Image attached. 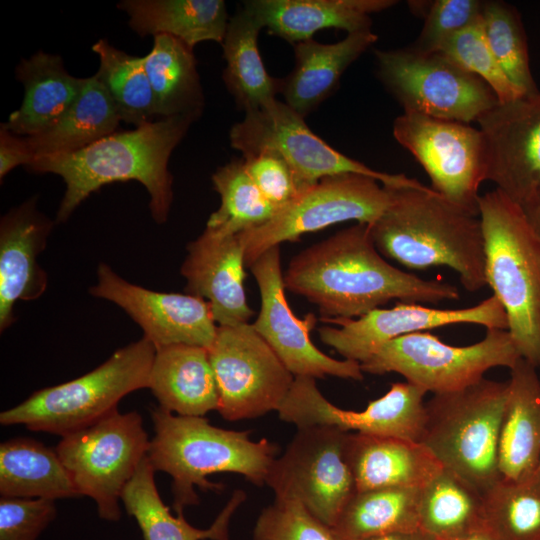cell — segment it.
<instances>
[{
  "mask_svg": "<svg viewBox=\"0 0 540 540\" xmlns=\"http://www.w3.org/2000/svg\"><path fill=\"white\" fill-rule=\"evenodd\" d=\"M285 289L317 306L321 320L354 319L396 299L437 304L459 299L456 286L398 269L379 253L369 224L357 223L295 255Z\"/></svg>",
  "mask_w": 540,
  "mask_h": 540,
  "instance_id": "obj_1",
  "label": "cell"
},
{
  "mask_svg": "<svg viewBox=\"0 0 540 540\" xmlns=\"http://www.w3.org/2000/svg\"><path fill=\"white\" fill-rule=\"evenodd\" d=\"M197 119L160 118L131 130L116 131L72 153L35 158L25 168L60 176L66 189L55 222H65L90 194L114 182L137 181L147 190L155 222H166L173 202L169 158Z\"/></svg>",
  "mask_w": 540,
  "mask_h": 540,
  "instance_id": "obj_2",
  "label": "cell"
},
{
  "mask_svg": "<svg viewBox=\"0 0 540 540\" xmlns=\"http://www.w3.org/2000/svg\"><path fill=\"white\" fill-rule=\"evenodd\" d=\"M390 189L389 206L369 224L379 253L412 270L446 266L472 293L487 286L479 215L425 185Z\"/></svg>",
  "mask_w": 540,
  "mask_h": 540,
  "instance_id": "obj_3",
  "label": "cell"
},
{
  "mask_svg": "<svg viewBox=\"0 0 540 540\" xmlns=\"http://www.w3.org/2000/svg\"><path fill=\"white\" fill-rule=\"evenodd\" d=\"M154 437L148 458L155 471L172 477L173 509L183 514L187 506L199 503L194 490L218 491L220 483L207 479L215 473H236L257 486L266 482L279 447L263 438L250 439V431L213 426L204 416H181L157 407L152 410Z\"/></svg>",
  "mask_w": 540,
  "mask_h": 540,
  "instance_id": "obj_4",
  "label": "cell"
},
{
  "mask_svg": "<svg viewBox=\"0 0 540 540\" xmlns=\"http://www.w3.org/2000/svg\"><path fill=\"white\" fill-rule=\"evenodd\" d=\"M486 285L505 309L521 357L540 368V238L498 189L480 196Z\"/></svg>",
  "mask_w": 540,
  "mask_h": 540,
  "instance_id": "obj_5",
  "label": "cell"
},
{
  "mask_svg": "<svg viewBox=\"0 0 540 540\" xmlns=\"http://www.w3.org/2000/svg\"><path fill=\"white\" fill-rule=\"evenodd\" d=\"M508 381L486 379L425 403L421 443L483 495L500 479L498 442Z\"/></svg>",
  "mask_w": 540,
  "mask_h": 540,
  "instance_id": "obj_6",
  "label": "cell"
},
{
  "mask_svg": "<svg viewBox=\"0 0 540 540\" xmlns=\"http://www.w3.org/2000/svg\"><path fill=\"white\" fill-rule=\"evenodd\" d=\"M155 352L153 343L142 337L81 377L34 392L1 412L0 423L61 437L88 427L116 410L127 394L148 388Z\"/></svg>",
  "mask_w": 540,
  "mask_h": 540,
  "instance_id": "obj_7",
  "label": "cell"
},
{
  "mask_svg": "<svg viewBox=\"0 0 540 540\" xmlns=\"http://www.w3.org/2000/svg\"><path fill=\"white\" fill-rule=\"evenodd\" d=\"M229 141L242 158L260 152L281 157L293 171L301 193L326 177L341 174L370 177L388 188L424 186L404 174L374 170L337 151L316 135L301 115L277 99L245 113L243 120L231 127Z\"/></svg>",
  "mask_w": 540,
  "mask_h": 540,
  "instance_id": "obj_8",
  "label": "cell"
},
{
  "mask_svg": "<svg viewBox=\"0 0 540 540\" xmlns=\"http://www.w3.org/2000/svg\"><path fill=\"white\" fill-rule=\"evenodd\" d=\"M522 358L507 330L487 329L484 338L452 346L427 331L393 339L360 363L363 373H398L433 394L473 385L495 367L511 369Z\"/></svg>",
  "mask_w": 540,
  "mask_h": 540,
  "instance_id": "obj_9",
  "label": "cell"
},
{
  "mask_svg": "<svg viewBox=\"0 0 540 540\" xmlns=\"http://www.w3.org/2000/svg\"><path fill=\"white\" fill-rule=\"evenodd\" d=\"M375 57L378 78L404 112L469 124L499 102L481 78L439 51L411 45L375 50Z\"/></svg>",
  "mask_w": 540,
  "mask_h": 540,
  "instance_id": "obj_10",
  "label": "cell"
},
{
  "mask_svg": "<svg viewBox=\"0 0 540 540\" xmlns=\"http://www.w3.org/2000/svg\"><path fill=\"white\" fill-rule=\"evenodd\" d=\"M150 440L142 417L117 409L94 424L62 437L55 448L81 495L92 498L99 516L120 519L122 492L147 456Z\"/></svg>",
  "mask_w": 540,
  "mask_h": 540,
  "instance_id": "obj_11",
  "label": "cell"
},
{
  "mask_svg": "<svg viewBox=\"0 0 540 540\" xmlns=\"http://www.w3.org/2000/svg\"><path fill=\"white\" fill-rule=\"evenodd\" d=\"M391 189L377 180L341 174L326 177L300 193L266 223L238 235L250 267L270 248L303 234L347 222L373 223L389 206Z\"/></svg>",
  "mask_w": 540,
  "mask_h": 540,
  "instance_id": "obj_12",
  "label": "cell"
},
{
  "mask_svg": "<svg viewBox=\"0 0 540 540\" xmlns=\"http://www.w3.org/2000/svg\"><path fill=\"white\" fill-rule=\"evenodd\" d=\"M347 434L328 425L298 428L266 477L275 498L300 502L332 528L357 492L345 456Z\"/></svg>",
  "mask_w": 540,
  "mask_h": 540,
  "instance_id": "obj_13",
  "label": "cell"
},
{
  "mask_svg": "<svg viewBox=\"0 0 540 540\" xmlns=\"http://www.w3.org/2000/svg\"><path fill=\"white\" fill-rule=\"evenodd\" d=\"M393 136L420 163L435 192L479 215V188L486 181L487 171L480 129L467 123L404 112L394 120Z\"/></svg>",
  "mask_w": 540,
  "mask_h": 540,
  "instance_id": "obj_14",
  "label": "cell"
},
{
  "mask_svg": "<svg viewBox=\"0 0 540 540\" xmlns=\"http://www.w3.org/2000/svg\"><path fill=\"white\" fill-rule=\"evenodd\" d=\"M219 404L229 421L278 411L295 379L252 324L218 326L208 349Z\"/></svg>",
  "mask_w": 540,
  "mask_h": 540,
  "instance_id": "obj_15",
  "label": "cell"
},
{
  "mask_svg": "<svg viewBox=\"0 0 540 540\" xmlns=\"http://www.w3.org/2000/svg\"><path fill=\"white\" fill-rule=\"evenodd\" d=\"M426 393L408 381L396 382L364 410H344L322 395L315 378L299 376L277 412L282 421L297 428L328 425L345 432L420 442L426 422Z\"/></svg>",
  "mask_w": 540,
  "mask_h": 540,
  "instance_id": "obj_16",
  "label": "cell"
},
{
  "mask_svg": "<svg viewBox=\"0 0 540 540\" xmlns=\"http://www.w3.org/2000/svg\"><path fill=\"white\" fill-rule=\"evenodd\" d=\"M249 269L260 294L259 313L252 326L294 377L363 380L359 362L334 359L313 344L310 333L317 323L314 314L301 319L292 312L285 295L280 246L264 252Z\"/></svg>",
  "mask_w": 540,
  "mask_h": 540,
  "instance_id": "obj_17",
  "label": "cell"
},
{
  "mask_svg": "<svg viewBox=\"0 0 540 540\" xmlns=\"http://www.w3.org/2000/svg\"><path fill=\"white\" fill-rule=\"evenodd\" d=\"M332 327L318 329L321 341L344 359L359 363L367 360L385 343L398 337L455 324H476L486 329L508 331L504 307L494 296L475 306L437 309L416 303H398L389 309L377 308L354 319H324Z\"/></svg>",
  "mask_w": 540,
  "mask_h": 540,
  "instance_id": "obj_18",
  "label": "cell"
},
{
  "mask_svg": "<svg viewBox=\"0 0 540 540\" xmlns=\"http://www.w3.org/2000/svg\"><path fill=\"white\" fill-rule=\"evenodd\" d=\"M89 293L123 309L155 348L187 344L209 349L218 325L209 303L191 294L157 292L130 283L105 263Z\"/></svg>",
  "mask_w": 540,
  "mask_h": 540,
  "instance_id": "obj_19",
  "label": "cell"
},
{
  "mask_svg": "<svg viewBox=\"0 0 540 540\" xmlns=\"http://www.w3.org/2000/svg\"><path fill=\"white\" fill-rule=\"evenodd\" d=\"M486 180L522 206L540 185V90L498 102L478 120Z\"/></svg>",
  "mask_w": 540,
  "mask_h": 540,
  "instance_id": "obj_20",
  "label": "cell"
},
{
  "mask_svg": "<svg viewBox=\"0 0 540 540\" xmlns=\"http://www.w3.org/2000/svg\"><path fill=\"white\" fill-rule=\"evenodd\" d=\"M244 248L238 235L208 230L187 245L180 273L188 294L206 300L218 326L248 323L254 315L247 302Z\"/></svg>",
  "mask_w": 540,
  "mask_h": 540,
  "instance_id": "obj_21",
  "label": "cell"
},
{
  "mask_svg": "<svg viewBox=\"0 0 540 540\" xmlns=\"http://www.w3.org/2000/svg\"><path fill=\"white\" fill-rule=\"evenodd\" d=\"M54 221L37 208L34 196L12 208L0 222V331L15 321L18 301L38 299L47 274L38 263Z\"/></svg>",
  "mask_w": 540,
  "mask_h": 540,
  "instance_id": "obj_22",
  "label": "cell"
},
{
  "mask_svg": "<svg viewBox=\"0 0 540 540\" xmlns=\"http://www.w3.org/2000/svg\"><path fill=\"white\" fill-rule=\"evenodd\" d=\"M345 456L357 491L422 488L442 468L421 443L348 432Z\"/></svg>",
  "mask_w": 540,
  "mask_h": 540,
  "instance_id": "obj_23",
  "label": "cell"
},
{
  "mask_svg": "<svg viewBox=\"0 0 540 540\" xmlns=\"http://www.w3.org/2000/svg\"><path fill=\"white\" fill-rule=\"evenodd\" d=\"M396 4L395 0H249L244 7L268 33L294 45L323 29L347 34L371 29V15Z\"/></svg>",
  "mask_w": 540,
  "mask_h": 540,
  "instance_id": "obj_24",
  "label": "cell"
},
{
  "mask_svg": "<svg viewBox=\"0 0 540 540\" xmlns=\"http://www.w3.org/2000/svg\"><path fill=\"white\" fill-rule=\"evenodd\" d=\"M377 39L368 29L348 33L335 43L309 39L292 45L294 67L280 78L283 102L305 118L335 91L344 71Z\"/></svg>",
  "mask_w": 540,
  "mask_h": 540,
  "instance_id": "obj_25",
  "label": "cell"
},
{
  "mask_svg": "<svg viewBox=\"0 0 540 540\" xmlns=\"http://www.w3.org/2000/svg\"><path fill=\"white\" fill-rule=\"evenodd\" d=\"M536 369L523 358L510 369L498 442L502 479L521 480L540 466V379Z\"/></svg>",
  "mask_w": 540,
  "mask_h": 540,
  "instance_id": "obj_26",
  "label": "cell"
},
{
  "mask_svg": "<svg viewBox=\"0 0 540 540\" xmlns=\"http://www.w3.org/2000/svg\"><path fill=\"white\" fill-rule=\"evenodd\" d=\"M148 388L159 406L181 416L218 409L219 394L208 349L174 344L156 349Z\"/></svg>",
  "mask_w": 540,
  "mask_h": 540,
  "instance_id": "obj_27",
  "label": "cell"
},
{
  "mask_svg": "<svg viewBox=\"0 0 540 540\" xmlns=\"http://www.w3.org/2000/svg\"><path fill=\"white\" fill-rule=\"evenodd\" d=\"M16 78L24 86L20 107L3 123L12 133L31 137L56 124L79 95L85 78L71 75L59 55L36 52L22 59Z\"/></svg>",
  "mask_w": 540,
  "mask_h": 540,
  "instance_id": "obj_28",
  "label": "cell"
},
{
  "mask_svg": "<svg viewBox=\"0 0 540 540\" xmlns=\"http://www.w3.org/2000/svg\"><path fill=\"white\" fill-rule=\"evenodd\" d=\"M154 473L145 456L121 495L126 512L137 521L144 540H229L231 518L246 499L242 490L234 491L209 528L198 529L183 514L172 515L160 497Z\"/></svg>",
  "mask_w": 540,
  "mask_h": 540,
  "instance_id": "obj_29",
  "label": "cell"
},
{
  "mask_svg": "<svg viewBox=\"0 0 540 540\" xmlns=\"http://www.w3.org/2000/svg\"><path fill=\"white\" fill-rule=\"evenodd\" d=\"M117 7L139 36L168 34L193 49L203 41L221 45L230 19L223 0H122Z\"/></svg>",
  "mask_w": 540,
  "mask_h": 540,
  "instance_id": "obj_30",
  "label": "cell"
},
{
  "mask_svg": "<svg viewBox=\"0 0 540 540\" xmlns=\"http://www.w3.org/2000/svg\"><path fill=\"white\" fill-rule=\"evenodd\" d=\"M263 26L243 7L229 19L221 44L226 66L222 78L236 106L245 113L257 110L277 99L280 78L266 70L258 49Z\"/></svg>",
  "mask_w": 540,
  "mask_h": 540,
  "instance_id": "obj_31",
  "label": "cell"
},
{
  "mask_svg": "<svg viewBox=\"0 0 540 540\" xmlns=\"http://www.w3.org/2000/svg\"><path fill=\"white\" fill-rule=\"evenodd\" d=\"M0 495L54 501L80 496L56 450L26 437L0 445Z\"/></svg>",
  "mask_w": 540,
  "mask_h": 540,
  "instance_id": "obj_32",
  "label": "cell"
},
{
  "mask_svg": "<svg viewBox=\"0 0 540 540\" xmlns=\"http://www.w3.org/2000/svg\"><path fill=\"white\" fill-rule=\"evenodd\" d=\"M193 51L174 36H153L152 49L143 58L158 119L178 115L198 119L202 115L205 97Z\"/></svg>",
  "mask_w": 540,
  "mask_h": 540,
  "instance_id": "obj_33",
  "label": "cell"
},
{
  "mask_svg": "<svg viewBox=\"0 0 540 540\" xmlns=\"http://www.w3.org/2000/svg\"><path fill=\"white\" fill-rule=\"evenodd\" d=\"M120 122L108 92L93 75L85 78L74 103L56 124L26 139L34 159L72 153L118 131Z\"/></svg>",
  "mask_w": 540,
  "mask_h": 540,
  "instance_id": "obj_34",
  "label": "cell"
},
{
  "mask_svg": "<svg viewBox=\"0 0 540 540\" xmlns=\"http://www.w3.org/2000/svg\"><path fill=\"white\" fill-rule=\"evenodd\" d=\"M419 528L437 540H455L484 526V495L443 467L420 488Z\"/></svg>",
  "mask_w": 540,
  "mask_h": 540,
  "instance_id": "obj_35",
  "label": "cell"
},
{
  "mask_svg": "<svg viewBox=\"0 0 540 540\" xmlns=\"http://www.w3.org/2000/svg\"><path fill=\"white\" fill-rule=\"evenodd\" d=\"M420 488L394 487L357 491L332 527L340 540L419 528Z\"/></svg>",
  "mask_w": 540,
  "mask_h": 540,
  "instance_id": "obj_36",
  "label": "cell"
},
{
  "mask_svg": "<svg viewBox=\"0 0 540 540\" xmlns=\"http://www.w3.org/2000/svg\"><path fill=\"white\" fill-rule=\"evenodd\" d=\"M99 58L94 74L108 92L121 121L139 127L157 120L144 58L127 54L104 39L92 45Z\"/></svg>",
  "mask_w": 540,
  "mask_h": 540,
  "instance_id": "obj_37",
  "label": "cell"
},
{
  "mask_svg": "<svg viewBox=\"0 0 540 540\" xmlns=\"http://www.w3.org/2000/svg\"><path fill=\"white\" fill-rule=\"evenodd\" d=\"M211 180L221 200L206 223L205 229L214 234L237 235L266 223L278 212L249 177L242 158L218 167Z\"/></svg>",
  "mask_w": 540,
  "mask_h": 540,
  "instance_id": "obj_38",
  "label": "cell"
},
{
  "mask_svg": "<svg viewBox=\"0 0 540 540\" xmlns=\"http://www.w3.org/2000/svg\"><path fill=\"white\" fill-rule=\"evenodd\" d=\"M484 526L496 540H540V466L521 480L501 478L484 494Z\"/></svg>",
  "mask_w": 540,
  "mask_h": 540,
  "instance_id": "obj_39",
  "label": "cell"
},
{
  "mask_svg": "<svg viewBox=\"0 0 540 540\" xmlns=\"http://www.w3.org/2000/svg\"><path fill=\"white\" fill-rule=\"evenodd\" d=\"M481 18L489 47L508 79L524 96L538 92L519 11L505 1L488 0L483 1Z\"/></svg>",
  "mask_w": 540,
  "mask_h": 540,
  "instance_id": "obj_40",
  "label": "cell"
},
{
  "mask_svg": "<svg viewBox=\"0 0 540 540\" xmlns=\"http://www.w3.org/2000/svg\"><path fill=\"white\" fill-rule=\"evenodd\" d=\"M458 66L481 78L495 93L499 102L524 96L508 79L486 40L482 18L457 32L440 48Z\"/></svg>",
  "mask_w": 540,
  "mask_h": 540,
  "instance_id": "obj_41",
  "label": "cell"
},
{
  "mask_svg": "<svg viewBox=\"0 0 540 540\" xmlns=\"http://www.w3.org/2000/svg\"><path fill=\"white\" fill-rule=\"evenodd\" d=\"M253 540H340L296 500L275 498L264 508L253 530Z\"/></svg>",
  "mask_w": 540,
  "mask_h": 540,
  "instance_id": "obj_42",
  "label": "cell"
},
{
  "mask_svg": "<svg viewBox=\"0 0 540 540\" xmlns=\"http://www.w3.org/2000/svg\"><path fill=\"white\" fill-rule=\"evenodd\" d=\"M482 6L480 0L429 1L423 27L412 46L421 51H439L454 34L481 18Z\"/></svg>",
  "mask_w": 540,
  "mask_h": 540,
  "instance_id": "obj_43",
  "label": "cell"
},
{
  "mask_svg": "<svg viewBox=\"0 0 540 540\" xmlns=\"http://www.w3.org/2000/svg\"><path fill=\"white\" fill-rule=\"evenodd\" d=\"M54 500L0 499V540H36L55 518Z\"/></svg>",
  "mask_w": 540,
  "mask_h": 540,
  "instance_id": "obj_44",
  "label": "cell"
},
{
  "mask_svg": "<svg viewBox=\"0 0 540 540\" xmlns=\"http://www.w3.org/2000/svg\"><path fill=\"white\" fill-rule=\"evenodd\" d=\"M242 159L251 180L278 211L301 193L290 166L278 155L260 152Z\"/></svg>",
  "mask_w": 540,
  "mask_h": 540,
  "instance_id": "obj_45",
  "label": "cell"
},
{
  "mask_svg": "<svg viewBox=\"0 0 540 540\" xmlns=\"http://www.w3.org/2000/svg\"><path fill=\"white\" fill-rule=\"evenodd\" d=\"M34 160L26 137L10 132L5 125H0V179L15 167H26Z\"/></svg>",
  "mask_w": 540,
  "mask_h": 540,
  "instance_id": "obj_46",
  "label": "cell"
},
{
  "mask_svg": "<svg viewBox=\"0 0 540 540\" xmlns=\"http://www.w3.org/2000/svg\"><path fill=\"white\" fill-rule=\"evenodd\" d=\"M360 540H437L431 534L418 528L414 530L395 531L379 535L370 536Z\"/></svg>",
  "mask_w": 540,
  "mask_h": 540,
  "instance_id": "obj_47",
  "label": "cell"
},
{
  "mask_svg": "<svg viewBox=\"0 0 540 540\" xmlns=\"http://www.w3.org/2000/svg\"><path fill=\"white\" fill-rule=\"evenodd\" d=\"M521 207L529 224L540 238V185Z\"/></svg>",
  "mask_w": 540,
  "mask_h": 540,
  "instance_id": "obj_48",
  "label": "cell"
}]
</instances>
